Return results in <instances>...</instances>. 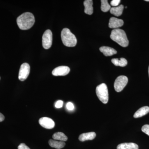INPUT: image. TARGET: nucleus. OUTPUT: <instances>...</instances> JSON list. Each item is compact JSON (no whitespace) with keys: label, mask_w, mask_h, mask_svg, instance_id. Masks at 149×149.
Instances as JSON below:
<instances>
[{"label":"nucleus","mask_w":149,"mask_h":149,"mask_svg":"<svg viewBox=\"0 0 149 149\" xmlns=\"http://www.w3.org/2000/svg\"><path fill=\"white\" fill-rule=\"evenodd\" d=\"M18 149H30L25 144L21 143L18 147Z\"/></svg>","instance_id":"25"},{"label":"nucleus","mask_w":149,"mask_h":149,"mask_svg":"<svg viewBox=\"0 0 149 149\" xmlns=\"http://www.w3.org/2000/svg\"><path fill=\"white\" fill-rule=\"evenodd\" d=\"M100 50L106 56H111L117 53V51L113 48L105 46L100 48Z\"/></svg>","instance_id":"12"},{"label":"nucleus","mask_w":149,"mask_h":149,"mask_svg":"<svg viewBox=\"0 0 149 149\" xmlns=\"http://www.w3.org/2000/svg\"><path fill=\"white\" fill-rule=\"evenodd\" d=\"M142 131L149 136V125L146 124L142 127Z\"/></svg>","instance_id":"21"},{"label":"nucleus","mask_w":149,"mask_h":149,"mask_svg":"<svg viewBox=\"0 0 149 149\" xmlns=\"http://www.w3.org/2000/svg\"><path fill=\"white\" fill-rule=\"evenodd\" d=\"M85 6V13L89 15H91L93 13V1L92 0H85L84 2Z\"/></svg>","instance_id":"13"},{"label":"nucleus","mask_w":149,"mask_h":149,"mask_svg":"<svg viewBox=\"0 0 149 149\" xmlns=\"http://www.w3.org/2000/svg\"><path fill=\"white\" fill-rule=\"evenodd\" d=\"M70 69L67 66H60L56 68L52 72L54 76H65L69 73Z\"/></svg>","instance_id":"9"},{"label":"nucleus","mask_w":149,"mask_h":149,"mask_svg":"<svg viewBox=\"0 0 149 149\" xmlns=\"http://www.w3.org/2000/svg\"><path fill=\"white\" fill-rule=\"evenodd\" d=\"M145 1H146L149 2V0H145Z\"/></svg>","instance_id":"27"},{"label":"nucleus","mask_w":149,"mask_h":149,"mask_svg":"<svg viewBox=\"0 0 149 149\" xmlns=\"http://www.w3.org/2000/svg\"><path fill=\"white\" fill-rule=\"evenodd\" d=\"M110 38L123 47L128 46L129 41L124 30L120 29H113L111 31Z\"/></svg>","instance_id":"2"},{"label":"nucleus","mask_w":149,"mask_h":149,"mask_svg":"<svg viewBox=\"0 0 149 149\" xmlns=\"http://www.w3.org/2000/svg\"><path fill=\"white\" fill-rule=\"evenodd\" d=\"M35 22V17L31 13L22 14L17 19V23L19 29L27 30L33 26Z\"/></svg>","instance_id":"1"},{"label":"nucleus","mask_w":149,"mask_h":149,"mask_svg":"<svg viewBox=\"0 0 149 149\" xmlns=\"http://www.w3.org/2000/svg\"><path fill=\"white\" fill-rule=\"evenodd\" d=\"M66 108L68 110H73L74 109V105H73V104L72 102H68L66 104Z\"/></svg>","instance_id":"22"},{"label":"nucleus","mask_w":149,"mask_h":149,"mask_svg":"<svg viewBox=\"0 0 149 149\" xmlns=\"http://www.w3.org/2000/svg\"><path fill=\"white\" fill-rule=\"evenodd\" d=\"M52 33L50 29L44 32L42 36V46L46 49L50 48L52 44Z\"/></svg>","instance_id":"6"},{"label":"nucleus","mask_w":149,"mask_h":149,"mask_svg":"<svg viewBox=\"0 0 149 149\" xmlns=\"http://www.w3.org/2000/svg\"><path fill=\"white\" fill-rule=\"evenodd\" d=\"M101 1V8L103 12H107L110 10L111 8L110 5H109L108 2L107 0H102Z\"/></svg>","instance_id":"20"},{"label":"nucleus","mask_w":149,"mask_h":149,"mask_svg":"<svg viewBox=\"0 0 149 149\" xmlns=\"http://www.w3.org/2000/svg\"><path fill=\"white\" fill-rule=\"evenodd\" d=\"M30 73V66L28 63H23L21 65L19 72L18 78L20 81H23L27 79Z\"/></svg>","instance_id":"7"},{"label":"nucleus","mask_w":149,"mask_h":149,"mask_svg":"<svg viewBox=\"0 0 149 149\" xmlns=\"http://www.w3.org/2000/svg\"><path fill=\"white\" fill-rule=\"evenodd\" d=\"M149 112V107L145 106L139 109L133 116L135 118H138L146 115Z\"/></svg>","instance_id":"14"},{"label":"nucleus","mask_w":149,"mask_h":149,"mask_svg":"<svg viewBox=\"0 0 149 149\" xmlns=\"http://www.w3.org/2000/svg\"><path fill=\"white\" fill-rule=\"evenodd\" d=\"M61 37L63 43L66 47H74L77 44L76 37L68 28H65L63 29L61 33Z\"/></svg>","instance_id":"3"},{"label":"nucleus","mask_w":149,"mask_h":149,"mask_svg":"<svg viewBox=\"0 0 149 149\" xmlns=\"http://www.w3.org/2000/svg\"><path fill=\"white\" fill-rule=\"evenodd\" d=\"M123 24V21L121 19L112 17L110 19L109 27L110 28L118 29V28L122 27Z\"/></svg>","instance_id":"10"},{"label":"nucleus","mask_w":149,"mask_h":149,"mask_svg":"<svg viewBox=\"0 0 149 149\" xmlns=\"http://www.w3.org/2000/svg\"><path fill=\"white\" fill-rule=\"evenodd\" d=\"M53 139L56 141H59L64 142L67 141L68 137L62 132H57L53 135Z\"/></svg>","instance_id":"19"},{"label":"nucleus","mask_w":149,"mask_h":149,"mask_svg":"<svg viewBox=\"0 0 149 149\" xmlns=\"http://www.w3.org/2000/svg\"><path fill=\"white\" fill-rule=\"evenodd\" d=\"M148 74H149V66L148 68Z\"/></svg>","instance_id":"28"},{"label":"nucleus","mask_w":149,"mask_h":149,"mask_svg":"<svg viewBox=\"0 0 149 149\" xmlns=\"http://www.w3.org/2000/svg\"><path fill=\"white\" fill-rule=\"evenodd\" d=\"M111 62L116 66L125 67L128 63L127 60L123 58H121L120 59L118 58H113L111 60Z\"/></svg>","instance_id":"18"},{"label":"nucleus","mask_w":149,"mask_h":149,"mask_svg":"<svg viewBox=\"0 0 149 149\" xmlns=\"http://www.w3.org/2000/svg\"><path fill=\"white\" fill-rule=\"evenodd\" d=\"M40 125L46 129H52L55 126V123L52 119L48 117H42L39 121Z\"/></svg>","instance_id":"8"},{"label":"nucleus","mask_w":149,"mask_h":149,"mask_svg":"<svg viewBox=\"0 0 149 149\" xmlns=\"http://www.w3.org/2000/svg\"><path fill=\"white\" fill-rule=\"evenodd\" d=\"M96 93L100 100L103 103H107L109 100L108 90L107 85L105 83H102L97 86Z\"/></svg>","instance_id":"4"},{"label":"nucleus","mask_w":149,"mask_h":149,"mask_svg":"<svg viewBox=\"0 0 149 149\" xmlns=\"http://www.w3.org/2000/svg\"><path fill=\"white\" fill-rule=\"evenodd\" d=\"M63 102L62 101L58 100L56 103L55 106L56 108H61L63 106Z\"/></svg>","instance_id":"24"},{"label":"nucleus","mask_w":149,"mask_h":149,"mask_svg":"<svg viewBox=\"0 0 149 149\" xmlns=\"http://www.w3.org/2000/svg\"><path fill=\"white\" fill-rule=\"evenodd\" d=\"M49 146L52 148H55L57 149H61L64 148L65 143L62 141H58L56 140L51 139L49 141Z\"/></svg>","instance_id":"16"},{"label":"nucleus","mask_w":149,"mask_h":149,"mask_svg":"<svg viewBox=\"0 0 149 149\" xmlns=\"http://www.w3.org/2000/svg\"><path fill=\"white\" fill-rule=\"evenodd\" d=\"M96 136V134L95 132H91L89 133H84L81 134L79 137V141L81 142L93 140L95 139Z\"/></svg>","instance_id":"11"},{"label":"nucleus","mask_w":149,"mask_h":149,"mask_svg":"<svg viewBox=\"0 0 149 149\" xmlns=\"http://www.w3.org/2000/svg\"><path fill=\"white\" fill-rule=\"evenodd\" d=\"M5 119V117L1 113H0V122H2L3 120H4Z\"/></svg>","instance_id":"26"},{"label":"nucleus","mask_w":149,"mask_h":149,"mask_svg":"<svg viewBox=\"0 0 149 149\" xmlns=\"http://www.w3.org/2000/svg\"><path fill=\"white\" fill-rule=\"evenodd\" d=\"M120 0H113L111 2V5L113 6V7H117L120 3Z\"/></svg>","instance_id":"23"},{"label":"nucleus","mask_w":149,"mask_h":149,"mask_svg":"<svg viewBox=\"0 0 149 149\" xmlns=\"http://www.w3.org/2000/svg\"><path fill=\"white\" fill-rule=\"evenodd\" d=\"M139 146L133 143H123L118 146L117 149H139Z\"/></svg>","instance_id":"15"},{"label":"nucleus","mask_w":149,"mask_h":149,"mask_svg":"<svg viewBox=\"0 0 149 149\" xmlns=\"http://www.w3.org/2000/svg\"><path fill=\"white\" fill-rule=\"evenodd\" d=\"M128 82V78L124 75L118 76L115 80L114 84L115 90L117 92H120L123 90Z\"/></svg>","instance_id":"5"},{"label":"nucleus","mask_w":149,"mask_h":149,"mask_svg":"<svg viewBox=\"0 0 149 149\" xmlns=\"http://www.w3.org/2000/svg\"><path fill=\"white\" fill-rule=\"evenodd\" d=\"M124 6L122 5L115 7L111 8L110 10L111 13L113 15L115 16H119L122 15L123 11Z\"/></svg>","instance_id":"17"}]
</instances>
